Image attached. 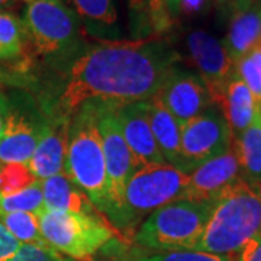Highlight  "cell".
Returning a JSON list of instances; mask_svg holds the SVG:
<instances>
[{"label": "cell", "instance_id": "obj_2", "mask_svg": "<svg viewBox=\"0 0 261 261\" xmlns=\"http://www.w3.org/2000/svg\"><path fill=\"white\" fill-rule=\"evenodd\" d=\"M261 233V186L243 177L214 203L195 251L232 255Z\"/></svg>", "mask_w": 261, "mask_h": 261}, {"label": "cell", "instance_id": "obj_1", "mask_svg": "<svg viewBox=\"0 0 261 261\" xmlns=\"http://www.w3.org/2000/svg\"><path fill=\"white\" fill-rule=\"evenodd\" d=\"M178 60L164 37L86 42L70 58L54 64L60 73L42 97L41 109L47 118L70 121L90 100H148Z\"/></svg>", "mask_w": 261, "mask_h": 261}, {"label": "cell", "instance_id": "obj_7", "mask_svg": "<svg viewBox=\"0 0 261 261\" xmlns=\"http://www.w3.org/2000/svg\"><path fill=\"white\" fill-rule=\"evenodd\" d=\"M38 221L48 245L74 260H87L118 233L102 214L44 211Z\"/></svg>", "mask_w": 261, "mask_h": 261}, {"label": "cell", "instance_id": "obj_11", "mask_svg": "<svg viewBox=\"0 0 261 261\" xmlns=\"http://www.w3.org/2000/svg\"><path fill=\"white\" fill-rule=\"evenodd\" d=\"M155 96L180 125L212 106L211 94L202 79L177 64L170 68Z\"/></svg>", "mask_w": 261, "mask_h": 261}, {"label": "cell", "instance_id": "obj_4", "mask_svg": "<svg viewBox=\"0 0 261 261\" xmlns=\"http://www.w3.org/2000/svg\"><path fill=\"white\" fill-rule=\"evenodd\" d=\"M27 41L34 56L63 63L87 42L84 29L65 0H35L28 5L22 19Z\"/></svg>", "mask_w": 261, "mask_h": 261}, {"label": "cell", "instance_id": "obj_29", "mask_svg": "<svg viewBox=\"0 0 261 261\" xmlns=\"http://www.w3.org/2000/svg\"><path fill=\"white\" fill-rule=\"evenodd\" d=\"M19 247L20 244L0 224V261H10V258L19 250Z\"/></svg>", "mask_w": 261, "mask_h": 261}, {"label": "cell", "instance_id": "obj_33", "mask_svg": "<svg viewBox=\"0 0 261 261\" xmlns=\"http://www.w3.org/2000/svg\"><path fill=\"white\" fill-rule=\"evenodd\" d=\"M214 3V6L219 10L221 13H231L232 15L233 2L235 0H211Z\"/></svg>", "mask_w": 261, "mask_h": 261}, {"label": "cell", "instance_id": "obj_3", "mask_svg": "<svg viewBox=\"0 0 261 261\" xmlns=\"http://www.w3.org/2000/svg\"><path fill=\"white\" fill-rule=\"evenodd\" d=\"M64 173L83 189L97 211H108V176L97 126V100L83 103L71 116Z\"/></svg>", "mask_w": 261, "mask_h": 261}, {"label": "cell", "instance_id": "obj_34", "mask_svg": "<svg viewBox=\"0 0 261 261\" xmlns=\"http://www.w3.org/2000/svg\"><path fill=\"white\" fill-rule=\"evenodd\" d=\"M166 3H167L168 13L176 23V20L180 18V0H166Z\"/></svg>", "mask_w": 261, "mask_h": 261}, {"label": "cell", "instance_id": "obj_5", "mask_svg": "<svg viewBox=\"0 0 261 261\" xmlns=\"http://www.w3.org/2000/svg\"><path fill=\"white\" fill-rule=\"evenodd\" d=\"M214 203L176 200L149 215L135 233L141 247L157 251H195L200 241Z\"/></svg>", "mask_w": 261, "mask_h": 261}, {"label": "cell", "instance_id": "obj_23", "mask_svg": "<svg viewBox=\"0 0 261 261\" xmlns=\"http://www.w3.org/2000/svg\"><path fill=\"white\" fill-rule=\"evenodd\" d=\"M0 224L19 244H31L38 247H49L44 240L39 221L31 212H0Z\"/></svg>", "mask_w": 261, "mask_h": 261}, {"label": "cell", "instance_id": "obj_32", "mask_svg": "<svg viewBox=\"0 0 261 261\" xmlns=\"http://www.w3.org/2000/svg\"><path fill=\"white\" fill-rule=\"evenodd\" d=\"M8 111H9V100L0 92V137L3 134V128H5V121H6Z\"/></svg>", "mask_w": 261, "mask_h": 261}, {"label": "cell", "instance_id": "obj_37", "mask_svg": "<svg viewBox=\"0 0 261 261\" xmlns=\"http://www.w3.org/2000/svg\"><path fill=\"white\" fill-rule=\"evenodd\" d=\"M20 2H25V3H28V5H31V3H34L35 0H20Z\"/></svg>", "mask_w": 261, "mask_h": 261}, {"label": "cell", "instance_id": "obj_19", "mask_svg": "<svg viewBox=\"0 0 261 261\" xmlns=\"http://www.w3.org/2000/svg\"><path fill=\"white\" fill-rule=\"evenodd\" d=\"M44 195V211H64L75 214H100L83 189L75 185L64 171L41 180Z\"/></svg>", "mask_w": 261, "mask_h": 261}, {"label": "cell", "instance_id": "obj_24", "mask_svg": "<svg viewBox=\"0 0 261 261\" xmlns=\"http://www.w3.org/2000/svg\"><path fill=\"white\" fill-rule=\"evenodd\" d=\"M27 44V31L22 19L9 12H0V60H12L22 53Z\"/></svg>", "mask_w": 261, "mask_h": 261}, {"label": "cell", "instance_id": "obj_16", "mask_svg": "<svg viewBox=\"0 0 261 261\" xmlns=\"http://www.w3.org/2000/svg\"><path fill=\"white\" fill-rule=\"evenodd\" d=\"M147 112L152 135L159 145L166 163L186 173V166L181 157V125L168 112L154 94L147 100Z\"/></svg>", "mask_w": 261, "mask_h": 261}, {"label": "cell", "instance_id": "obj_18", "mask_svg": "<svg viewBox=\"0 0 261 261\" xmlns=\"http://www.w3.org/2000/svg\"><path fill=\"white\" fill-rule=\"evenodd\" d=\"M218 109L225 116L235 138L251 125L255 115L261 111V105L255 100L248 86L235 71L225 86L222 100Z\"/></svg>", "mask_w": 261, "mask_h": 261}, {"label": "cell", "instance_id": "obj_12", "mask_svg": "<svg viewBox=\"0 0 261 261\" xmlns=\"http://www.w3.org/2000/svg\"><path fill=\"white\" fill-rule=\"evenodd\" d=\"M45 123L47 116L39 118V113L31 111V108L13 106L9 102V111L0 137V163L28 164Z\"/></svg>", "mask_w": 261, "mask_h": 261}, {"label": "cell", "instance_id": "obj_15", "mask_svg": "<svg viewBox=\"0 0 261 261\" xmlns=\"http://www.w3.org/2000/svg\"><path fill=\"white\" fill-rule=\"evenodd\" d=\"M70 121L47 118L28 167L38 180L49 178L64 171Z\"/></svg>", "mask_w": 261, "mask_h": 261}, {"label": "cell", "instance_id": "obj_30", "mask_svg": "<svg viewBox=\"0 0 261 261\" xmlns=\"http://www.w3.org/2000/svg\"><path fill=\"white\" fill-rule=\"evenodd\" d=\"M237 261H261V233L244 245Z\"/></svg>", "mask_w": 261, "mask_h": 261}, {"label": "cell", "instance_id": "obj_35", "mask_svg": "<svg viewBox=\"0 0 261 261\" xmlns=\"http://www.w3.org/2000/svg\"><path fill=\"white\" fill-rule=\"evenodd\" d=\"M254 3H255V0H235L233 2L232 13L233 12H240V10L250 9L251 6H254Z\"/></svg>", "mask_w": 261, "mask_h": 261}, {"label": "cell", "instance_id": "obj_25", "mask_svg": "<svg viewBox=\"0 0 261 261\" xmlns=\"http://www.w3.org/2000/svg\"><path fill=\"white\" fill-rule=\"evenodd\" d=\"M44 209L41 180L15 195L0 196V212H31L38 216Z\"/></svg>", "mask_w": 261, "mask_h": 261}, {"label": "cell", "instance_id": "obj_27", "mask_svg": "<svg viewBox=\"0 0 261 261\" xmlns=\"http://www.w3.org/2000/svg\"><path fill=\"white\" fill-rule=\"evenodd\" d=\"M10 261H80L65 257L61 252L56 251L51 247H38L31 244H20L16 254Z\"/></svg>", "mask_w": 261, "mask_h": 261}, {"label": "cell", "instance_id": "obj_17", "mask_svg": "<svg viewBox=\"0 0 261 261\" xmlns=\"http://www.w3.org/2000/svg\"><path fill=\"white\" fill-rule=\"evenodd\" d=\"M80 20L84 32L99 41L121 37L115 0H65Z\"/></svg>", "mask_w": 261, "mask_h": 261}, {"label": "cell", "instance_id": "obj_10", "mask_svg": "<svg viewBox=\"0 0 261 261\" xmlns=\"http://www.w3.org/2000/svg\"><path fill=\"white\" fill-rule=\"evenodd\" d=\"M190 60L205 83L214 106H219L225 86L235 74V63L229 58L224 44L209 32L196 29L187 35Z\"/></svg>", "mask_w": 261, "mask_h": 261}, {"label": "cell", "instance_id": "obj_31", "mask_svg": "<svg viewBox=\"0 0 261 261\" xmlns=\"http://www.w3.org/2000/svg\"><path fill=\"white\" fill-rule=\"evenodd\" d=\"M211 0H180V16H196L203 13Z\"/></svg>", "mask_w": 261, "mask_h": 261}, {"label": "cell", "instance_id": "obj_28", "mask_svg": "<svg viewBox=\"0 0 261 261\" xmlns=\"http://www.w3.org/2000/svg\"><path fill=\"white\" fill-rule=\"evenodd\" d=\"M137 261H235L232 255H218L202 251H170Z\"/></svg>", "mask_w": 261, "mask_h": 261}, {"label": "cell", "instance_id": "obj_6", "mask_svg": "<svg viewBox=\"0 0 261 261\" xmlns=\"http://www.w3.org/2000/svg\"><path fill=\"white\" fill-rule=\"evenodd\" d=\"M189 174L170 164H152L137 170L129 178L116 231L130 232L142 216L151 215L161 206L183 200Z\"/></svg>", "mask_w": 261, "mask_h": 261}, {"label": "cell", "instance_id": "obj_26", "mask_svg": "<svg viewBox=\"0 0 261 261\" xmlns=\"http://www.w3.org/2000/svg\"><path fill=\"white\" fill-rule=\"evenodd\" d=\"M37 180L29 170L28 164H3L0 167V196H10L22 192Z\"/></svg>", "mask_w": 261, "mask_h": 261}, {"label": "cell", "instance_id": "obj_36", "mask_svg": "<svg viewBox=\"0 0 261 261\" xmlns=\"http://www.w3.org/2000/svg\"><path fill=\"white\" fill-rule=\"evenodd\" d=\"M13 5V0H0V12H5Z\"/></svg>", "mask_w": 261, "mask_h": 261}, {"label": "cell", "instance_id": "obj_9", "mask_svg": "<svg viewBox=\"0 0 261 261\" xmlns=\"http://www.w3.org/2000/svg\"><path fill=\"white\" fill-rule=\"evenodd\" d=\"M232 132L222 112L211 106L205 112L181 125V157L189 174L193 168L226 152Z\"/></svg>", "mask_w": 261, "mask_h": 261}, {"label": "cell", "instance_id": "obj_22", "mask_svg": "<svg viewBox=\"0 0 261 261\" xmlns=\"http://www.w3.org/2000/svg\"><path fill=\"white\" fill-rule=\"evenodd\" d=\"M237 148L241 176L254 186H261V111L251 125L233 138Z\"/></svg>", "mask_w": 261, "mask_h": 261}, {"label": "cell", "instance_id": "obj_13", "mask_svg": "<svg viewBox=\"0 0 261 261\" xmlns=\"http://www.w3.org/2000/svg\"><path fill=\"white\" fill-rule=\"evenodd\" d=\"M241 177V166L232 138V144L226 152L197 166L189 173V183L183 200L215 203L219 196Z\"/></svg>", "mask_w": 261, "mask_h": 261}, {"label": "cell", "instance_id": "obj_14", "mask_svg": "<svg viewBox=\"0 0 261 261\" xmlns=\"http://www.w3.org/2000/svg\"><path fill=\"white\" fill-rule=\"evenodd\" d=\"M116 118L130 151L135 171L152 164H166L149 126L147 100L116 103Z\"/></svg>", "mask_w": 261, "mask_h": 261}, {"label": "cell", "instance_id": "obj_8", "mask_svg": "<svg viewBox=\"0 0 261 261\" xmlns=\"http://www.w3.org/2000/svg\"><path fill=\"white\" fill-rule=\"evenodd\" d=\"M97 126L102 138L108 176V211L105 218L116 229L121 219L125 189L135 173L130 151L116 118V103L97 100Z\"/></svg>", "mask_w": 261, "mask_h": 261}, {"label": "cell", "instance_id": "obj_20", "mask_svg": "<svg viewBox=\"0 0 261 261\" xmlns=\"http://www.w3.org/2000/svg\"><path fill=\"white\" fill-rule=\"evenodd\" d=\"M132 39L164 37L174 25L166 0H126Z\"/></svg>", "mask_w": 261, "mask_h": 261}, {"label": "cell", "instance_id": "obj_21", "mask_svg": "<svg viewBox=\"0 0 261 261\" xmlns=\"http://www.w3.org/2000/svg\"><path fill=\"white\" fill-rule=\"evenodd\" d=\"M261 38V6L233 12L228 34L224 39V47L229 58L237 64L247 54L251 53Z\"/></svg>", "mask_w": 261, "mask_h": 261}]
</instances>
